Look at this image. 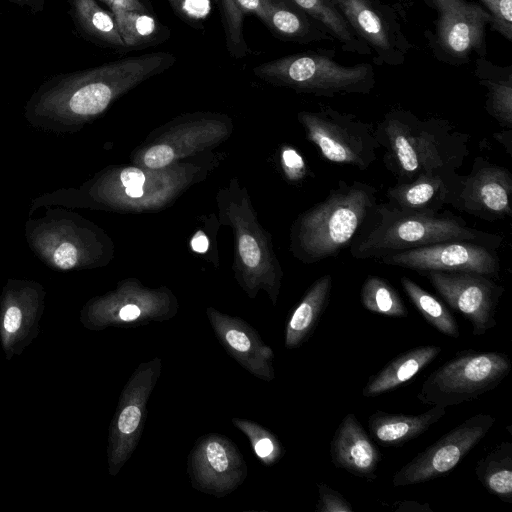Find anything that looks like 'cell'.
I'll return each instance as SVG.
<instances>
[{
	"instance_id": "d4e9b609",
	"label": "cell",
	"mask_w": 512,
	"mask_h": 512,
	"mask_svg": "<svg viewBox=\"0 0 512 512\" xmlns=\"http://www.w3.org/2000/svg\"><path fill=\"white\" fill-rule=\"evenodd\" d=\"M258 19L278 39L298 44L334 41L328 31L292 0H261Z\"/></svg>"
},
{
	"instance_id": "e575fe53",
	"label": "cell",
	"mask_w": 512,
	"mask_h": 512,
	"mask_svg": "<svg viewBox=\"0 0 512 512\" xmlns=\"http://www.w3.org/2000/svg\"><path fill=\"white\" fill-rule=\"evenodd\" d=\"M400 283L415 308L431 326L446 336L459 337L458 323L441 301L406 276L400 279Z\"/></svg>"
},
{
	"instance_id": "9c48e42d",
	"label": "cell",
	"mask_w": 512,
	"mask_h": 512,
	"mask_svg": "<svg viewBox=\"0 0 512 512\" xmlns=\"http://www.w3.org/2000/svg\"><path fill=\"white\" fill-rule=\"evenodd\" d=\"M511 367L505 353L466 351L433 371L417 398L425 405L443 408L475 400L496 388Z\"/></svg>"
},
{
	"instance_id": "7c38bea8",
	"label": "cell",
	"mask_w": 512,
	"mask_h": 512,
	"mask_svg": "<svg viewBox=\"0 0 512 512\" xmlns=\"http://www.w3.org/2000/svg\"><path fill=\"white\" fill-rule=\"evenodd\" d=\"M307 139L326 160L366 170L377 159L380 145L371 124L329 106L297 115Z\"/></svg>"
},
{
	"instance_id": "5bb4252c",
	"label": "cell",
	"mask_w": 512,
	"mask_h": 512,
	"mask_svg": "<svg viewBox=\"0 0 512 512\" xmlns=\"http://www.w3.org/2000/svg\"><path fill=\"white\" fill-rule=\"evenodd\" d=\"M354 33L372 51L374 64L402 65L412 43L405 35L400 11L381 0H333Z\"/></svg>"
},
{
	"instance_id": "6da1fadb",
	"label": "cell",
	"mask_w": 512,
	"mask_h": 512,
	"mask_svg": "<svg viewBox=\"0 0 512 512\" xmlns=\"http://www.w3.org/2000/svg\"><path fill=\"white\" fill-rule=\"evenodd\" d=\"M175 62V55L159 51L53 75L31 94L24 106V118L32 127L46 132H78L118 98Z\"/></svg>"
},
{
	"instance_id": "d6a6232c",
	"label": "cell",
	"mask_w": 512,
	"mask_h": 512,
	"mask_svg": "<svg viewBox=\"0 0 512 512\" xmlns=\"http://www.w3.org/2000/svg\"><path fill=\"white\" fill-rule=\"evenodd\" d=\"M479 482L493 495L504 502L512 503V443L503 441L475 468Z\"/></svg>"
},
{
	"instance_id": "d6986e66",
	"label": "cell",
	"mask_w": 512,
	"mask_h": 512,
	"mask_svg": "<svg viewBox=\"0 0 512 512\" xmlns=\"http://www.w3.org/2000/svg\"><path fill=\"white\" fill-rule=\"evenodd\" d=\"M46 291L34 280L8 279L0 293V345L6 360L21 355L40 333Z\"/></svg>"
},
{
	"instance_id": "ab89813d",
	"label": "cell",
	"mask_w": 512,
	"mask_h": 512,
	"mask_svg": "<svg viewBox=\"0 0 512 512\" xmlns=\"http://www.w3.org/2000/svg\"><path fill=\"white\" fill-rule=\"evenodd\" d=\"M281 164L286 178L291 182L302 181L307 174L302 155L293 147L287 146L282 149Z\"/></svg>"
},
{
	"instance_id": "836d02e7",
	"label": "cell",
	"mask_w": 512,
	"mask_h": 512,
	"mask_svg": "<svg viewBox=\"0 0 512 512\" xmlns=\"http://www.w3.org/2000/svg\"><path fill=\"white\" fill-rule=\"evenodd\" d=\"M224 29L225 45L231 57L241 59L251 53L244 35L247 15L257 18L261 13V0H218Z\"/></svg>"
},
{
	"instance_id": "484cf974",
	"label": "cell",
	"mask_w": 512,
	"mask_h": 512,
	"mask_svg": "<svg viewBox=\"0 0 512 512\" xmlns=\"http://www.w3.org/2000/svg\"><path fill=\"white\" fill-rule=\"evenodd\" d=\"M446 413V408L432 406L417 415L392 414L383 411L372 413L368 419L371 436L384 446H401L425 433Z\"/></svg>"
},
{
	"instance_id": "f6af8a7d",
	"label": "cell",
	"mask_w": 512,
	"mask_h": 512,
	"mask_svg": "<svg viewBox=\"0 0 512 512\" xmlns=\"http://www.w3.org/2000/svg\"><path fill=\"white\" fill-rule=\"evenodd\" d=\"M174 12L183 20H186L185 0H168Z\"/></svg>"
},
{
	"instance_id": "7bdbcfd3",
	"label": "cell",
	"mask_w": 512,
	"mask_h": 512,
	"mask_svg": "<svg viewBox=\"0 0 512 512\" xmlns=\"http://www.w3.org/2000/svg\"><path fill=\"white\" fill-rule=\"evenodd\" d=\"M22 8H26L32 13H40L45 8V0H6Z\"/></svg>"
},
{
	"instance_id": "9a60e30c",
	"label": "cell",
	"mask_w": 512,
	"mask_h": 512,
	"mask_svg": "<svg viewBox=\"0 0 512 512\" xmlns=\"http://www.w3.org/2000/svg\"><path fill=\"white\" fill-rule=\"evenodd\" d=\"M165 132L138 149L133 162L137 166L157 169L181 158L213 147L231 133L232 124L225 115L197 113L182 118Z\"/></svg>"
},
{
	"instance_id": "8992f818",
	"label": "cell",
	"mask_w": 512,
	"mask_h": 512,
	"mask_svg": "<svg viewBox=\"0 0 512 512\" xmlns=\"http://www.w3.org/2000/svg\"><path fill=\"white\" fill-rule=\"evenodd\" d=\"M221 221L234 235L235 277L250 298L264 290L276 305L283 271L272 248L271 238L260 225L247 190L232 179L217 194Z\"/></svg>"
},
{
	"instance_id": "cb8c5ba5",
	"label": "cell",
	"mask_w": 512,
	"mask_h": 512,
	"mask_svg": "<svg viewBox=\"0 0 512 512\" xmlns=\"http://www.w3.org/2000/svg\"><path fill=\"white\" fill-rule=\"evenodd\" d=\"M330 455L337 468L369 481L377 478L380 452L353 413L347 414L335 431Z\"/></svg>"
},
{
	"instance_id": "ee69618b",
	"label": "cell",
	"mask_w": 512,
	"mask_h": 512,
	"mask_svg": "<svg viewBox=\"0 0 512 512\" xmlns=\"http://www.w3.org/2000/svg\"><path fill=\"white\" fill-rule=\"evenodd\" d=\"M191 247L198 253L206 252L209 247L207 236L202 231L196 232L191 240Z\"/></svg>"
},
{
	"instance_id": "ba28073f",
	"label": "cell",
	"mask_w": 512,
	"mask_h": 512,
	"mask_svg": "<svg viewBox=\"0 0 512 512\" xmlns=\"http://www.w3.org/2000/svg\"><path fill=\"white\" fill-rule=\"evenodd\" d=\"M335 55V49L326 48L285 55L258 64L253 74L274 86L319 97L370 93L376 84L373 65H344Z\"/></svg>"
},
{
	"instance_id": "30bf717a",
	"label": "cell",
	"mask_w": 512,
	"mask_h": 512,
	"mask_svg": "<svg viewBox=\"0 0 512 512\" xmlns=\"http://www.w3.org/2000/svg\"><path fill=\"white\" fill-rule=\"evenodd\" d=\"M436 12L433 30L424 36L434 58L446 65L463 66L487 56L486 28L493 19L477 2L470 0H423Z\"/></svg>"
},
{
	"instance_id": "8d00e7d4",
	"label": "cell",
	"mask_w": 512,
	"mask_h": 512,
	"mask_svg": "<svg viewBox=\"0 0 512 512\" xmlns=\"http://www.w3.org/2000/svg\"><path fill=\"white\" fill-rule=\"evenodd\" d=\"M233 425L248 438L258 459L265 466L276 464L285 450L278 438L260 424L243 418H233Z\"/></svg>"
},
{
	"instance_id": "4dcf8cb0",
	"label": "cell",
	"mask_w": 512,
	"mask_h": 512,
	"mask_svg": "<svg viewBox=\"0 0 512 512\" xmlns=\"http://www.w3.org/2000/svg\"><path fill=\"white\" fill-rule=\"evenodd\" d=\"M308 16L321 24L344 52L372 55L369 46L354 33L333 0H292Z\"/></svg>"
},
{
	"instance_id": "2e32d148",
	"label": "cell",
	"mask_w": 512,
	"mask_h": 512,
	"mask_svg": "<svg viewBox=\"0 0 512 512\" xmlns=\"http://www.w3.org/2000/svg\"><path fill=\"white\" fill-rule=\"evenodd\" d=\"M494 423L495 418L489 414L469 417L399 469L392 478L393 486L419 484L448 474L485 437Z\"/></svg>"
},
{
	"instance_id": "1f68e13d",
	"label": "cell",
	"mask_w": 512,
	"mask_h": 512,
	"mask_svg": "<svg viewBox=\"0 0 512 512\" xmlns=\"http://www.w3.org/2000/svg\"><path fill=\"white\" fill-rule=\"evenodd\" d=\"M119 34L126 50L141 49L165 41L170 35L152 13L112 9Z\"/></svg>"
},
{
	"instance_id": "74e56055",
	"label": "cell",
	"mask_w": 512,
	"mask_h": 512,
	"mask_svg": "<svg viewBox=\"0 0 512 512\" xmlns=\"http://www.w3.org/2000/svg\"><path fill=\"white\" fill-rule=\"evenodd\" d=\"M493 19L490 29L512 41V0H478Z\"/></svg>"
},
{
	"instance_id": "b9f144b4",
	"label": "cell",
	"mask_w": 512,
	"mask_h": 512,
	"mask_svg": "<svg viewBox=\"0 0 512 512\" xmlns=\"http://www.w3.org/2000/svg\"><path fill=\"white\" fill-rule=\"evenodd\" d=\"M397 512H432L428 503H418L415 501H401L396 503L394 508Z\"/></svg>"
},
{
	"instance_id": "ac0fdd59",
	"label": "cell",
	"mask_w": 512,
	"mask_h": 512,
	"mask_svg": "<svg viewBox=\"0 0 512 512\" xmlns=\"http://www.w3.org/2000/svg\"><path fill=\"white\" fill-rule=\"evenodd\" d=\"M421 274L452 309L471 323L474 336H482L496 326L495 315L504 288L493 278L471 272L428 271Z\"/></svg>"
},
{
	"instance_id": "277c9868",
	"label": "cell",
	"mask_w": 512,
	"mask_h": 512,
	"mask_svg": "<svg viewBox=\"0 0 512 512\" xmlns=\"http://www.w3.org/2000/svg\"><path fill=\"white\" fill-rule=\"evenodd\" d=\"M501 237L469 227L450 213L424 214L377 203L349 245L353 258L375 259L450 240H469L498 246Z\"/></svg>"
},
{
	"instance_id": "3957f363",
	"label": "cell",
	"mask_w": 512,
	"mask_h": 512,
	"mask_svg": "<svg viewBox=\"0 0 512 512\" xmlns=\"http://www.w3.org/2000/svg\"><path fill=\"white\" fill-rule=\"evenodd\" d=\"M383 162L397 182L422 174L455 172L469 155L470 136L450 121L420 119L410 110H389L374 128Z\"/></svg>"
},
{
	"instance_id": "e0dca14e",
	"label": "cell",
	"mask_w": 512,
	"mask_h": 512,
	"mask_svg": "<svg viewBox=\"0 0 512 512\" xmlns=\"http://www.w3.org/2000/svg\"><path fill=\"white\" fill-rule=\"evenodd\" d=\"M496 246L469 240H450L381 257L379 262L420 273L471 272L498 278L500 261Z\"/></svg>"
},
{
	"instance_id": "f35d334b",
	"label": "cell",
	"mask_w": 512,
	"mask_h": 512,
	"mask_svg": "<svg viewBox=\"0 0 512 512\" xmlns=\"http://www.w3.org/2000/svg\"><path fill=\"white\" fill-rule=\"evenodd\" d=\"M317 512H354L352 505L338 491L325 483L318 484Z\"/></svg>"
},
{
	"instance_id": "60d3db41",
	"label": "cell",
	"mask_w": 512,
	"mask_h": 512,
	"mask_svg": "<svg viewBox=\"0 0 512 512\" xmlns=\"http://www.w3.org/2000/svg\"><path fill=\"white\" fill-rule=\"evenodd\" d=\"M109 8L137 11L141 13H151V10L142 2V0H100Z\"/></svg>"
},
{
	"instance_id": "603a6c76",
	"label": "cell",
	"mask_w": 512,
	"mask_h": 512,
	"mask_svg": "<svg viewBox=\"0 0 512 512\" xmlns=\"http://www.w3.org/2000/svg\"><path fill=\"white\" fill-rule=\"evenodd\" d=\"M461 183L462 175L457 171L422 174L390 187L386 203L405 212L436 214L445 205L455 206Z\"/></svg>"
},
{
	"instance_id": "4316f807",
	"label": "cell",
	"mask_w": 512,
	"mask_h": 512,
	"mask_svg": "<svg viewBox=\"0 0 512 512\" xmlns=\"http://www.w3.org/2000/svg\"><path fill=\"white\" fill-rule=\"evenodd\" d=\"M331 289L330 274L321 276L309 287L287 321L284 337L286 348H298L310 338L328 305Z\"/></svg>"
},
{
	"instance_id": "83f0119b",
	"label": "cell",
	"mask_w": 512,
	"mask_h": 512,
	"mask_svg": "<svg viewBox=\"0 0 512 512\" xmlns=\"http://www.w3.org/2000/svg\"><path fill=\"white\" fill-rule=\"evenodd\" d=\"M474 76L487 90L485 110L502 127H512V65L500 66L487 57L474 59Z\"/></svg>"
},
{
	"instance_id": "8fae6325",
	"label": "cell",
	"mask_w": 512,
	"mask_h": 512,
	"mask_svg": "<svg viewBox=\"0 0 512 512\" xmlns=\"http://www.w3.org/2000/svg\"><path fill=\"white\" fill-rule=\"evenodd\" d=\"M178 309V300L167 287L149 288L129 278L120 281L115 289L88 300L80 311L79 320L86 329L100 331L167 321Z\"/></svg>"
},
{
	"instance_id": "7402d4cb",
	"label": "cell",
	"mask_w": 512,
	"mask_h": 512,
	"mask_svg": "<svg viewBox=\"0 0 512 512\" xmlns=\"http://www.w3.org/2000/svg\"><path fill=\"white\" fill-rule=\"evenodd\" d=\"M206 314L219 343L242 368L263 381L275 378L273 350L254 327L214 307H208Z\"/></svg>"
},
{
	"instance_id": "bcb514c9",
	"label": "cell",
	"mask_w": 512,
	"mask_h": 512,
	"mask_svg": "<svg viewBox=\"0 0 512 512\" xmlns=\"http://www.w3.org/2000/svg\"><path fill=\"white\" fill-rule=\"evenodd\" d=\"M399 3V5H408L410 3V0H395Z\"/></svg>"
},
{
	"instance_id": "f546056e",
	"label": "cell",
	"mask_w": 512,
	"mask_h": 512,
	"mask_svg": "<svg viewBox=\"0 0 512 512\" xmlns=\"http://www.w3.org/2000/svg\"><path fill=\"white\" fill-rule=\"evenodd\" d=\"M434 345L419 346L392 359L378 373L370 377L362 390L364 397H376L393 390L413 378L441 353Z\"/></svg>"
},
{
	"instance_id": "44dd1931",
	"label": "cell",
	"mask_w": 512,
	"mask_h": 512,
	"mask_svg": "<svg viewBox=\"0 0 512 512\" xmlns=\"http://www.w3.org/2000/svg\"><path fill=\"white\" fill-rule=\"evenodd\" d=\"M511 195L510 171L478 156L470 173L462 176L461 188L454 207L492 222L511 216Z\"/></svg>"
},
{
	"instance_id": "ffe728a7",
	"label": "cell",
	"mask_w": 512,
	"mask_h": 512,
	"mask_svg": "<svg viewBox=\"0 0 512 512\" xmlns=\"http://www.w3.org/2000/svg\"><path fill=\"white\" fill-rule=\"evenodd\" d=\"M187 472L194 489L224 497L237 489L247 477V464L231 439L209 433L193 446Z\"/></svg>"
},
{
	"instance_id": "f1b7e54d",
	"label": "cell",
	"mask_w": 512,
	"mask_h": 512,
	"mask_svg": "<svg viewBox=\"0 0 512 512\" xmlns=\"http://www.w3.org/2000/svg\"><path fill=\"white\" fill-rule=\"evenodd\" d=\"M69 13L80 36L101 47L126 52L112 13L96 0H68Z\"/></svg>"
},
{
	"instance_id": "d590c367",
	"label": "cell",
	"mask_w": 512,
	"mask_h": 512,
	"mask_svg": "<svg viewBox=\"0 0 512 512\" xmlns=\"http://www.w3.org/2000/svg\"><path fill=\"white\" fill-rule=\"evenodd\" d=\"M362 305L373 313L390 316L406 317L407 309L393 286L379 276H368L361 288Z\"/></svg>"
},
{
	"instance_id": "7a4b0ae2",
	"label": "cell",
	"mask_w": 512,
	"mask_h": 512,
	"mask_svg": "<svg viewBox=\"0 0 512 512\" xmlns=\"http://www.w3.org/2000/svg\"><path fill=\"white\" fill-rule=\"evenodd\" d=\"M202 173V166L182 162L157 169L137 165L109 167L79 188H62L35 198L30 213L52 205L122 212L156 211L172 203Z\"/></svg>"
},
{
	"instance_id": "5b68a950",
	"label": "cell",
	"mask_w": 512,
	"mask_h": 512,
	"mask_svg": "<svg viewBox=\"0 0 512 512\" xmlns=\"http://www.w3.org/2000/svg\"><path fill=\"white\" fill-rule=\"evenodd\" d=\"M377 204V189L364 182L339 181L326 198L300 214L290 249L303 263L335 257L349 246Z\"/></svg>"
},
{
	"instance_id": "52a82bcc",
	"label": "cell",
	"mask_w": 512,
	"mask_h": 512,
	"mask_svg": "<svg viewBox=\"0 0 512 512\" xmlns=\"http://www.w3.org/2000/svg\"><path fill=\"white\" fill-rule=\"evenodd\" d=\"M25 238L38 259L57 271L98 268L113 257V243L100 227L61 206H49L42 216L29 217Z\"/></svg>"
},
{
	"instance_id": "4fadbf2b",
	"label": "cell",
	"mask_w": 512,
	"mask_h": 512,
	"mask_svg": "<svg viewBox=\"0 0 512 512\" xmlns=\"http://www.w3.org/2000/svg\"><path fill=\"white\" fill-rule=\"evenodd\" d=\"M162 370L155 357L140 363L125 387L111 420L108 433V473L116 476L136 449L147 418V404Z\"/></svg>"
}]
</instances>
